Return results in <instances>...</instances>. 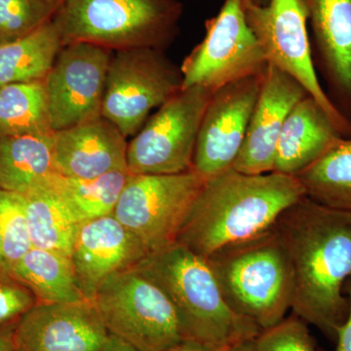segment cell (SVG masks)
<instances>
[{"mask_svg":"<svg viewBox=\"0 0 351 351\" xmlns=\"http://www.w3.org/2000/svg\"><path fill=\"white\" fill-rule=\"evenodd\" d=\"M113 51L87 43L63 45L44 80L54 132L101 117Z\"/></svg>","mask_w":351,"mask_h":351,"instance_id":"cell-12","label":"cell"},{"mask_svg":"<svg viewBox=\"0 0 351 351\" xmlns=\"http://www.w3.org/2000/svg\"><path fill=\"white\" fill-rule=\"evenodd\" d=\"M253 343L255 351H319L307 323L294 313L262 330Z\"/></svg>","mask_w":351,"mask_h":351,"instance_id":"cell-29","label":"cell"},{"mask_svg":"<svg viewBox=\"0 0 351 351\" xmlns=\"http://www.w3.org/2000/svg\"><path fill=\"white\" fill-rule=\"evenodd\" d=\"M137 269L169 298L186 339L226 351L262 331L228 306L206 258L184 245L149 254Z\"/></svg>","mask_w":351,"mask_h":351,"instance_id":"cell-3","label":"cell"},{"mask_svg":"<svg viewBox=\"0 0 351 351\" xmlns=\"http://www.w3.org/2000/svg\"><path fill=\"white\" fill-rule=\"evenodd\" d=\"M36 302L29 289L10 274L0 271V326L18 322Z\"/></svg>","mask_w":351,"mask_h":351,"instance_id":"cell-30","label":"cell"},{"mask_svg":"<svg viewBox=\"0 0 351 351\" xmlns=\"http://www.w3.org/2000/svg\"><path fill=\"white\" fill-rule=\"evenodd\" d=\"M125 136L105 117L54 132L56 173L71 179H93L127 169Z\"/></svg>","mask_w":351,"mask_h":351,"instance_id":"cell-18","label":"cell"},{"mask_svg":"<svg viewBox=\"0 0 351 351\" xmlns=\"http://www.w3.org/2000/svg\"><path fill=\"white\" fill-rule=\"evenodd\" d=\"M47 0H0V43L23 38L53 19Z\"/></svg>","mask_w":351,"mask_h":351,"instance_id":"cell-28","label":"cell"},{"mask_svg":"<svg viewBox=\"0 0 351 351\" xmlns=\"http://www.w3.org/2000/svg\"><path fill=\"white\" fill-rule=\"evenodd\" d=\"M129 176L128 170H117L82 180L54 173L52 182L82 223L113 214Z\"/></svg>","mask_w":351,"mask_h":351,"instance_id":"cell-26","label":"cell"},{"mask_svg":"<svg viewBox=\"0 0 351 351\" xmlns=\"http://www.w3.org/2000/svg\"><path fill=\"white\" fill-rule=\"evenodd\" d=\"M293 274V313L336 341L345 322L351 276V213L324 206L304 196L277 219Z\"/></svg>","mask_w":351,"mask_h":351,"instance_id":"cell-1","label":"cell"},{"mask_svg":"<svg viewBox=\"0 0 351 351\" xmlns=\"http://www.w3.org/2000/svg\"><path fill=\"white\" fill-rule=\"evenodd\" d=\"M263 75L226 85L210 99L196 140L193 169L206 179L232 169L239 157Z\"/></svg>","mask_w":351,"mask_h":351,"instance_id":"cell-13","label":"cell"},{"mask_svg":"<svg viewBox=\"0 0 351 351\" xmlns=\"http://www.w3.org/2000/svg\"><path fill=\"white\" fill-rule=\"evenodd\" d=\"M254 341H242L237 345L232 346L226 351H255L254 350Z\"/></svg>","mask_w":351,"mask_h":351,"instance_id":"cell-35","label":"cell"},{"mask_svg":"<svg viewBox=\"0 0 351 351\" xmlns=\"http://www.w3.org/2000/svg\"><path fill=\"white\" fill-rule=\"evenodd\" d=\"M295 178L311 200L351 213V138H341Z\"/></svg>","mask_w":351,"mask_h":351,"instance_id":"cell-24","label":"cell"},{"mask_svg":"<svg viewBox=\"0 0 351 351\" xmlns=\"http://www.w3.org/2000/svg\"><path fill=\"white\" fill-rule=\"evenodd\" d=\"M341 138L331 117L307 95L284 122L272 172L297 177Z\"/></svg>","mask_w":351,"mask_h":351,"instance_id":"cell-19","label":"cell"},{"mask_svg":"<svg viewBox=\"0 0 351 351\" xmlns=\"http://www.w3.org/2000/svg\"><path fill=\"white\" fill-rule=\"evenodd\" d=\"M16 325L17 322L0 326V351L17 350Z\"/></svg>","mask_w":351,"mask_h":351,"instance_id":"cell-32","label":"cell"},{"mask_svg":"<svg viewBox=\"0 0 351 351\" xmlns=\"http://www.w3.org/2000/svg\"><path fill=\"white\" fill-rule=\"evenodd\" d=\"M306 195L298 178L232 169L207 179L178 235L177 243L207 258L215 252L270 230Z\"/></svg>","mask_w":351,"mask_h":351,"instance_id":"cell-2","label":"cell"},{"mask_svg":"<svg viewBox=\"0 0 351 351\" xmlns=\"http://www.w3.org/2000/svg\"><path fill=\"white\" fill-rule=\"evenodd\" d=\"M32 248L24 196L0 191V271L10 274Z\"/></svg>","mask_w":351,"mask_h":351,"instance_id":"cell-27","label":"cell"},{"mask_svg":"<svg viewBox=\"0 0 351 351\" xmlns=\"http://www.w3.org/2000/svg\"><path fill=\"white\" fill-rule=\"evenodd\" d=\"M267 66L247 21L245 0H225L219 13L207 20L203 40L182 64V89L201 86L215 93L230 83L263 75Z\"/></svg>","mask_w":351,"mask_h":351,"instance_id":"cell-11","label":"cell"},{"mask_svg":"<svg viewBox=\"0 0 351 351\" xmlns=\"http://www.w3.org/2000/svg\"><path fill=\"white\" fill-rule=\"evenodd\" d=\"M62 47L52 20L23 38L0 43V86L44 82Z\"/></svg>","mask_w":351,"mask_h":351,"instance_id":"cell-23","label":"cell"},{"mask_svg":"<svg viewBox=\"0 0 351 351\" xmlns=\"http://www.w3.org/2000/svg\"><path fill=\"white\" fill-rule=\"evenodd\" d=\"M213 92L182 89L158 108L127 147L130 174L173 175L193 169L196 140Z\"/></svg>","mask_w":351,"mask_h":351,"instance_id":"cell-9","label":"cell"},{"mask_svg":"<svg viewBox=\"0 0 351 351\" xmlns=\"http://www.w3.org/2000/svg\"><path fill=\"white\" fill-rule=\"evenodd\" d=\"M206 178L195 169L181 174H130L115 207V218L147 253L177 242Z\"/></svg>","mask_w":351,"mask_h":351,"instance_id":"cell-8","label":"cell"},{"mask_svg":"<svg viewBox=\"0 0 351 351\" xmlns=\"http://www.w3.org/2000/svg\"><path fill=\"white\" fill-rule=\"evenodd\" d=\"M182 11L177 0H63L52 21L63 45L164 50L177 34Z\"/></svg>","mask_w":351,"mask_h":351,"instance_id":"cell-5","label":"cell"},{"mask_svg":"<svg viewBox=\"0 0 351 351\" xmlns=\"http://www.w3.org/2000/svg\"><path fill=\"white\" fill-rule=\"evenodd\" d=\"M307 95L294 78L267 64L246 137L233 169L250 175L274 171L277 143L284 122L295 104Z\"/></svg>","mask_w":351,"mask_h":351,"instance_id":"cell-17","label":"cell"},{"mask_svg":"<svg viewBox=\"0 0 351 351\" xmlns=\"http://www.w3.org/2000/svg\"><path fill=\"white\" fill-rule=\"evenodd\" d=\"M343 293L348 300V313L345 322L337 330L336 348L332 351H351V276L346 281Z\"/></svg>","mask_w":351,"mask_h":351,"instance_id":"cell-31","label":"cell"},{"mask_svg":"<svg viewBox=\"0 0 351 351\" xmlns=\"http://www.w3.org/2000/svg\"><path fill=\"white\" fill-rule=\"evenodd\" d=\"M182 87L181 69L154 48L113 51L101 117L126 138L135 136L154 108L161 107Z\"/></svg>","mask_w":351,"mask_h":351,"instance_id":"cell-7","label":"cell"},{"mask_svg":"<svg viewBox=\"0 0 351 351\" xmlns=\"http://www.w3.org/2000/svg\"><path fill=\"white\" fill-rule=\"evenodd\" d=\"M223 299L261 330L274 326L292 306L290 261L274 226L223 247L206 258Z\"/></svg>","mask_w":351,"mask_h":351,"instance_id":"cell-4","label":"cell"},{"mask_svg":"<svg viewBox=\"0 0 351 351\" xmlns=\"http://www.w3.org/2000/svg\"><path fill=\"white\" fill-rule=\"evenodd\" d=\"M10 274L38 302H90L80 289L71 257L64 254L32 247Z\"/></svg>","mask_w":351,"mask_h":351,"instance_id":"cell-22","label":"cell"},{"mask_svg":"<svg viewBox=\"0 0 351 351\" xmlns=\"http://www.w3.org/2000/svg\"><path fill=\"white\" fill-rule=\"evenodd\" d=\"M108 338L91 302H36L16 325L20 351H101Z\"/></svg>","mask_w":351,"mask_h":351,"instance_id":"cell-14","label":"cell"},{"mask_svg":"<svg viewBox=\"0 0 351 351\" xmlns=\"http://www.w3.org/2000/svg\"><path fill=\"white\" fill-rule=\"evenodd\" d=\"M101 351H138L133 346L127 343L126 341H122L117 337L112 336L110 334L107 343L104 346Z\"/></svg>","mask_w":351,"mask_h":351,"instance_id":"cell-34","label":"cell"},{"mask_svg":"<svg viewBox=\"0 0 351 351\" xmlns=\"http://www.w3.org/2000/svg\"><path fill=\"white\" fill-rule=\"evenodd\" d=\"M16 351H20V350H16Z\"/></svg>","mask_w":351,"mask_h":351,"instance_id":"cell-38","label":"cell"},{"mask_svg":"<svg viewBox=\"0 0 351 351\" xmlns=\"http://www.w3.org/2000/svg\"><path fill=\"white\" fill-rule=\"evenodd\" d=\"M47 1H49L51 4H52V5H54L55 7H56V9H58V7L60 6V4L62 3V1H63V0H47Z\"/></svg>","mask_w":351,"mask_h":351,"instance_id":"cell-37","label":"cell"},{"mask_svg":"<svg viewBox=\"0 0 351 351\" xmlns=\"http://www.w3.org/2000/svg\"><path fill=\"white\" fill-rule=\"evenodd\" d=\"M165 351H218L214 348H209V346L203 345V343H198V341H193V339H186L182 341L181 343L172 346L169 350Z\"/></svg>","mask_w":351,"mask_h":351,"instance_id":"cell-33","label":"cell"},{"mask_svg":"<svg viewBox=\"0 0 351 351\" xmlns=\"http://www.w3.org/2000/svg\"><path fill=\"white\" fill-rule=\"evenodd\" d=\"M92 304L108 332L138 351H165L186 339L169 298L137 267L107 279Z\"/></svg>","mask_w":351,"mask_h":351,"instance_id":"cell-6","label":"cell"},{"mask_svg":"<svg viewBox=\"0 0 351 351\" xmlns=\"http://www.w3.org/2000/svg\"><path fill=\"white\" fill-rule=\"evenodd\" d=\"M149 255L114 215L82 221L71 251L76 278L88 301L107 279L137 267Z\"/></svg>","mask_w":351,"mask_h":351,"instance_id":"cell-15","label":"cell"},{"mask_svg":"<svg viewBox=\"0 0 351 351\" xmlns=\"http://www.w3.org/2000/svg\"><path fill=\"white\" fill-rule=\"evenodd\" d=\"M245 9L267 64L294 78L331 117L341 136L351 138V124L332 105L318 77L302 0H269L262 6L245 1Z\"/></svg>","mask_w":351,"mask_h":351,"instance_id":"cell-10","label":"cell"},{"mask_svg":"<svg viewBox=\"0 0 351 351\" xmlns=\"http://www.w3.org/2000/svg\"><path fill=\"white\" fill-rule=\"evenodd\" d=\"M52 175L22 195L27 230L34 248L71 257L80 223L53 184Z\"/></svg>","mask_w":351,"mask_h":351,"instance_id":"cell-20","label":"cell"},{"mask_svg":"<svg viewBox=\"0 0 351 351\" xmlns=\"http://www.w3.org/2000/svg\"><path fill=\"white\" fill-rule=\"evenodd\" d=\"M53 132L44 82L0 86V136Z\"/></svg>","mask_w":351,"mask_h":351,"instance_id":"cell-25","label":"cell"},{"mask_svg":"<svg viewBox=\"0 0 351 351\" xmlns=\"http://www.w3.org/2000/svg\"><path fill=\"white\" fill-rule=\"evenodd\" d=\"M54 173V132L0 136V191L25 195Z\"/></svg>","mask_w":351,"mask_h":351,"instance_id":"cell-21","label":"cell"},{"mask_svg":"<svg viewBox=\"0 0 351 351\" xmlns=\"http://www.w3.org/2000/svg\"><path fill=\"white\" fill-rule=\"evenodd\" d=\"M313 56L335 108L351 124V0H302Z\"/></svg>","mask_w":351,"mask_h":351,"instance_id":"cell-16","label":"cell"},{"mask_svg":"<svg viewBox=\"0 0 351 351\" xmlns=\"http://www.w3.org/2000/svg\"><path fill=\"white\" fill-rule=\"evenodd\" d=\"M248 3L255 4V5L262 6L267 5L269 3V0H245Z\"/></svg>","mask_w":351,"mask_h":351,"instance_id":"cell-36","label":"cell"}]
</instances>
